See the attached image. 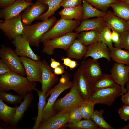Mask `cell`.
Here are the masks:
<instances>
[{
  "label": "cell",
  "mask_w": 129,
  "mask_h": 129,
  "mask_svg": "<svg viewBox=\"0 0 129 129\" xmlns=\"http://www.w3.org/2000/svg\"><path fill=\"white\" fill-rule=\"evenodd\" d=\"M36 86L35 82L13 71L0 75V91L12 90L24 98L28 92L35 90Z\"/></svg>",
  "instance_id": "6da1fadb"
},
{
  "label": "cell",
  "mask_w": 129,
  "mask_h": 129,
  "mask_svg": "<svg viewBox=\"0 0 129 129\" xmlns=\"http://www.w3.org/2000/svg\"><path fill=\"white\" fill-rule=\"evenodd\" d=\"M70 74L66 72L62 75L59 82L53 88L50 89L46 94L50 97L43 109L41 123L47 120L56 113L54 110V104L59 95L63 91L71 88L73 85V81L70 80Z\"/></svg>",
  "instance_id": "7a4b0ae2"
},
{
  "label": "cell",
  "mask_w": 129,
  "mask_h": 129,
  "mask_svg": "<svg viewBox=\"0 0 129 129\" xmlns=\"http://www.w3.org/2000/svg\"><path fill=\"white\" fill-rule=\"evenodd\" d=\"M57 20L55 16H52L42 22L24 26L22 35L28 41L30 46L39 47L43 36L52 27Z\"/></svg>",
  "instance_id": "3957f363"
},
{
  "label": "cell",
  "mask_w": 129,
  "mask_h": 129,
  "mask_svg": "<svg viewBox=\"0 0 129 129\" xmlns=\"http://www.w3.org/2000/svg\"><path fill=\"white\" fill-rule=\"evenodd\" d=\"M73 81L69 92L62 98L57 99L54 104L53 108L56 113L80 107L85 101L78 90L76 82L74 80Z\"/></svg>",
  "instance_id": "277c9868"
},
{
  "label": "cell",
  "mask_w": 129,
  "mask_h": 129,
  "mask_svg": "<svg viewBox=\"0 0 129 129\" xmlns=\"http://www.w3.org/2000/svg\"><path fill=\"white\" fill-rule=\"evenodd\" d=\"M80 21L61 18L42 36L40 42L43 43L72 31L80 24Z\"/></svg>",
  "instance_id": "5b68a950"
},
{
  "label": "cell",
  "mask_w": 129,
  "mask_h": 129,
  "mask_svg": "<svg viewBox=\"0 0 129 129\" xmlns=\"http://www.w3.org/2000/svg\"><path fill=\"white\" fill-rule=\"evenodd\" d=\"M79 34L77 32H71L46 41L43 43L42 52L48 55L53 54L57 48L63 49L67 52Z\"/></svg>",
  "instance_id": "8992f818"
},
{
  "label": "cell",
  "mask_w": 129,
  "mask_h": 129,
  "mask_svg": "<svg viewBox=\"0 0 129 129\" xmlns=\"http://www.w3.org/2000/svg\"><path fill=\"white\" fill-rule=\"evenodd\" d=\"M122 95L121 87L119 85L93 91L88 100L95 104H100L110 106L116 98Z\"/></svg>",
  "instance_id": "52a82bcc"
},
{
  "label": "cell",
  "mask_w": 129,
  "mask_h": 129,
  "mask_svg": "<svg viewBox=\"0 0 129 129\" xmlns=\"http://www.w3.org/2000/svg\"><path fill=\"white\" fill-rule=\"evenodd\" d=\"M0 57L12 71L24 76L26 75L20 57L16 54L15 50L2 44L0 49Z\"/></svg>",
  "instance_id": "ba28073f"
},
{
  "label": "cell",
  "mask_w": 129,
  "mask_h": 129,
  "mask_svg": "<svg viewBox=\"0 0 129 129\" xmlns=\"http://www.w3.org/2000/svg\"><path fill=\"white\" fill-rule=\"evenodd\" d=\"M0 28L10 40L22 35L24 25L22 21V14L11 19L0 20Z\"/></svg>",
  "instance_id": "9c48e42d"
},
{
  "label": "cell",
  "mask_w": 129,
  "mask_h": 129,
  "mask_svg": "<svg viewBox=\"0 0 129 129\" xmlns=\"http://www.w3.org/2000/svg\"><path fill=\"white\" fill-rule=\"evenodd\" d=\"M78 69L83 73L91 84L103 74L97 60L92 58L82 61Z\"/></svg>",
  "instance_id": "30bf717a"
},
{
  "label": "cell",
  "mask_w": 129,
  "mask_h": 129,
  "mask_svg": "<svg viewBox=\"0 0 129 129\" xmlns=\"http://www.w3.org/2000/svg\"><path fill=\"white\" fill-rule=\"evenodd\" d=\"M12 40L15 48V51L18 56L36 61L41 60L40 57L34 52L28 41L22 35L16 37Z\"/></svg>",
  "instance_id": "8fae6325"
},
{
  "label": "cell",
  "mask_w": 129,
  "mask_h": 129,
  "mask_svg": "<svg viewBox=\"0 0 129 129\" xmlns=\"http://www.w3.org/2000/svg\"><path fill=\"white\" fill-rule=\"evenodd\" d=\"M111 75L116 83L121 87L122 95L127 91L124 86L129 81V66L115 63L110 70Z\"/></svg>",
  "instance_id": "7c38bea8"
},
{
  "label": "cell",
  "mask_w": 129,
  "mask_h": 129,
  "mask_svg": "<svg viewBox=\"0 0 129 129\" xmlns=\"http://www.w3.org/2000/svg\"><path fill=\"white\" fill-rule=\"evenodd\" d=\"M48 6L41 1H37L25 9L22 14L24 26L30 25L32 22L47 10Z\"/></svg>",
  "instance_id": "4fadbf2b"
},
{
  "label": "cell",
  "mask_w": 129,
  "mask_h": 129,
  "mask_svg": "<svg viewBox=\"0 0 129 129\" xmlns=\"http://www.w3.org/2000/svg\"><path fill=\"white\" fill-rule=\"evenodd\" d=\"M20 58L28 79L32 82H41L42 77V61H36L24 57Z\"/></svg>",
  "instance_id": "5bb4252c"
},
{
  "label": "cell",
  "mask_w": 129,
  "mask_h": 129,
  "mask_svg": "<svg viewBox=\"0 0 129 129\" xmlns=\"http://www.w3.org/2000/svg\"><path fill=\"white\" fill-rule=\"evenodd\" d=\"M41 91L44 94L58 81L57 75L54 73L53 70L45 59L42 61Z\"/></svg>",
  "instance_id": "9a60e30c"
},
{
  "label": "cell",
  "mask_w": 129,
  "mask_h": 129,
  "mask_svg": "<svg viewBox=\"0 0 129 129\" xmlns=\"http://www.w3.org/2000/svg\"><path fill=\"white\" fill-rule=\"evenodd\" d=\"M68 123V111L58 112L41 123L38 129H58L64 127Z\"/></svg>",
  "instance_id": "2e32d148"
},
{
  "label": "cell",
  "mask_w": 129,
  "mask_h": 129,
  "mask_svg": "<svg viewBox=\"0 0 129 129\" xmlns=\"http://www.w3.org/2000/svg\"><path fill=\"white\" fill-rule=\"evenodd\" d=\"M33 3L26 0H16L11 5L0 10V17L4 19L14 17Z\"/></svg>",
  "instance_id": "e0dca14e"
},
{
  "label": "cell",
  "mask_w": 129,
  "mask_h": 129,
  "mask_svg": "<svg viewBox=\"0 0 129 129\" xmlns=\"http://www.w3.org/2000/svg\"><path fill=\"white\" fill-rule=\"evenodd\" d=\"M103 17L106 26L112 30L121 33L129 30L127 22L117 16L110 10L106 11Z\"/></svg>",
  "instance_id": "ac0fdd59"
},
{
  "label": "cell",
  "mask_w": 129,
  "mask_h": 129,
  "mask_svg": "<svg viewBox=\"0 0 129 129\" xmlns=\"http://www.w3.org/2000/svg\"><path fill=\"white\" fill-rule=\"evenodd\" d=\"M78 90L85 100H88L93 90L91 84L81 71L78 68L73 75Z\"/></svg>",
  "instance_id": "d6986e66"
},
{
  "label": "cell",
  "mask_w": 129,
  "mask_h": 129,
  "mask_svg": "<svg viewBox=\"0 0 129 129\" xmlns=\"http://www.w3.org/2000/svg\"><path fill=\"white\" fill-rule=\"evenodd\" d=\"M89 57L97 60L104 58L108 61H111L109 48L102 42H97L87 46V51L84 58L86 59Z\"/></svg>",
  "instance_id": "ffe728a7"
},
{
  "label": "cell",
  "mask_w": 129,
  "mask_h": 129,
  "mask_svg": "<svg viewBox=\"0 0 129 129\" xmlns=\"http://www.w3.org/2000/svg\"><path fill=\"white\" fill-rule=\"evenodd\" d=\"M106 27L103 17L83 21L75 31L79 33L84 31L94 30L100 32Z\"/></svg>",
  "instance_id": "44dd1931"
},
{
  "label": "cell",
  "mask_w": 129,
  "mask_h": 129,
  "mask_svg": "<svg viewBox=\"0 0 129 129\" xmlns=\"http://www.w3.org/2000/svg\"><path fill=\"white\" fill-rule=\"evenodd\" d=\"M87 46L78 39H75L67 52V57L81 60L84 57L87 50Z\"/></svg>",
  "instance_id": "7402d4cb"
},
{
  "label": "cell",
  "mask_w": 129,
  "mask_h": 129,
  "mask_svg": "<svg viewBox=\"0 0 129 129\" xmlns=\"http://www.w3.org/2000/svg\"><path fill=\"white\" fill-rule=\"evenodd\" d=\"M110 58L115 62L129 66V51L113 46L109 48Z\"/></svg>",
  "instance_id": "603a6c76"
},
{
  "label": "cell",
  "mask_w": 129,
  "mask_h": 129,
  "mask_svg": "<svg viewBox=\"0 0 129 129\" xmlns=\"http://www.w3.org/2000/svg\"><path fill=\"white\" fill-rule=\"evenodd\" d=\"M83 11L82 6L64 8L59 14L61 18L66 19L81 20Z\"/></svg>",
  "instance_id": "cb8c5ba5"
},
{
  "label": "cell",
  "mask_w": 129,
  "mask_h": 129,
  "mask_svg": "<svg viewBox=\"0 0 129 129\" xmlns=\"http://www.w3.org/2000/svg\"><path fill=\"white\" fill-rule=\"evenodd\" d=\"M77 38L81 42L87 46L101 42L100 32L94 30L82 32L79 33Z\"/></svg>",
  "instance_id": "d4e9b609"
},
{
  "label": "cell",
  "mask_w": 129,
  "mask_h": 129,
  "mask_svg": "<svg viewBox=\"0 0 129 129\" xmlns=\"http://www.w3.org/2000/svg\"><path fill=\"white\" fill-rule=\"evenodd\" d=\"M91 85L93 91L100 89L116 87L119 85L116 83L111 75L105 73H103Z\"/></svg>",
  "instance_id": "484cf974"
},
{
  "label": "cell",
  "mask_w": 129,
  "mask_h": 129,
  "mask_svg": "<svg viewBox=\"0 0 129 129\" xmlns=\"http://www.w3.org/2000/svg\"><path fill=\"white\" fill-rule=\"evenodd\" d=\"M32 91L28 92L24 98L23 101L17 107L16 112L12 122L16 125L23 117L25 111L29 106L33 100V96Z\"/></svg>",
  "instance_id": "4316f807"
},
{
  "label": "cell",
  "mask_w": 129,
  "mask_h": 129,
  "mask_svg": "<svg viewBox=\"0 0 129 129\" xmlns=\"http://www.w3.org/2000/svg\"><path fill=\"white\" fill-rule=\"evenodd\" d=\"M83 11L81 21L93 17H104L105 12L100 10L90 4L86 0H82Z\"/></svg>",
  "instance_id": "83f0119b"
},
{
  "label": "cell",
  "mask_w": 129,
  "mask_h": 129,
  "mask_svg": "<svg viewBox=\"0 0 129 129\" xmlns=\"http://www.w3.org/2000/svg\"><path fill=\"white\" fill-rule=\"evenodd\" d=\"M17 107H10L0 99V118L7 124L12 123L14 118Z\"/></svg>",
  "instance_id": "f1b7e54d"
},
{
  "label": "cell",
  "mask_w": 129,
  "mask_h": 129,
  "mask_svg": "<svg viewBox=\"0 0 129 129\" xmlns=\"http://www.w3.org/2000/svg\"><path fill=\"white\" fill-rule=\"evenodd\" d=\"M63 0H44L41 1L48 6L47 10L40 16L36 20L43 21L49 19L61 6Z\"/></svg>",
  "instance_id": "f546056e"
},
{
  "label": "cell",
  "mask_w": 129,
  "mask_h": 129,
  "mask_svg": "<svg viewBox=\"0 0 129 129\" xmlns=\"http://www.w3.org/2000/svg\"><path fill=\"white\" fill-rule=\"evenodd\" d=\"M113 12L117 16L126 21L129 19V4L121 1L112 3L110 5Z\"/></svg>",
  "instance_id": "4dcf8cb0"
},
{
  "label": "cell",
  "mask_w": 129,
  "mask_h": 129,
  "mask_svg": "<svg viewBox=\"0 0 129 129\" xmlns=\"http://www.w3.org/2000/svg\"><path fill=\"white\" fill-rule=\"evenodd\" d=\"M35 90L37 92L39 97L38 104V114L36 120L33 127V129H38L41 123L43 112L46 104V98L48 96L47 94L43 93L41 90L36 88Z\"/></svg>",
  "instance_id": "1f68e13d"
},
{
  "label": "cell",
  "mask_w": 129,
  "mask_h": 129,
  "mask_svg": "<svg viewBox=\"0 0 129 129\" xmlns=\"http://www.w3.org/2000/svg\"><path fill=\"white\" fill-rule=\"evenodd\" d=\"M71 129H101L91 119L81 120L72 123H68L65 126Z\"/></svg>",
  "instance_id": "d6a6232c"
},
{
  "label": "cell",
  "mask_w": 129,
  "mask_h": 129,
  "mask_svg": "<svg viewBox=\"0 0 129 129\" xmlns=\"http://www.w3.org/2000/svg\"><path fill=\"white\" fill-rule=\"evenodd\" d=\"M104 111L103 109L99 111L94 110L91 116V119L101 129H114L104 119L103 117Z\"/></svg>",
  "instance_id": "836d02e7"
},
{
  "label": "cell",
  "mask_w": 129,
  "mask_h": 129,
  "mask_svg": "<svg viewBox=\"0 0 129 129\" xmlns=\"http://www.w3.org/2000/svg\"><path fill=\"white\" fill-rule=\"evenodd\" d=\"M96 104L89 100H85L79 107L82 118L84 119H91L94 111Z\"/></svg>",
  "instance_id": "e575fe53"
},
{
  "label": "cell",
  "mask_w": 129,
  "mask_h": 129,
  "mask_svg": "<svg viewBox=\"0 0 129 129\" xmlns=\"http://www.w3.org/2000/svg\"><path fill=\"white\" fill-rule=\"evenodd\" d=\"M90 4L102 11L106 12L112 3L117 2V0H86Z\"/></svg>",
  "instance_id": "d590c367"
},
{
  "label": "cell",
  "mask_w": 129,
  "mask_h": 129,
  "mask_svg": "<svg viewBox=\"0 0 129 129\" xmlns=\"http://www.w3.org/2000/svg\"><path fill=\"white\" fill-rule=\"evenodd\" d=\"M23 98L22 97L18 95H14L5 91H0V99L8 103H21Z\"/></svg>",
  "instance_id": "8d00e7d4"
},
{
  "label": "cell",
  "mask_w": 129,
  "mask_h": 129,
  "mask_svg": "<svg viewBox=\"0 0 129 129\" xmlns=\"http://www.w3.org/2000/svg\"><path fill=\"white\" fill-rule=\"evenodd\" d=\"M68 123L78 122L83 118L79 107H75L68 111Z\"/></svg>",
  "instance_id": "74e56055"
},
{
  "label": "cell",
  "mask_w": 129,
  "mask_h": 129,
  "mask_svg": "<svg viewBox=\"0 0 129 129\" xmlns=\"http://www.w3.org/2000/svg\"><path fill=\"white\" fill-rule=\"evenodd\" d=\"M100 33L101 42L105 43L109 48L113 47L111 30L106 26Z\"/></svg>",
  "instance_id": "f35d334b"
},
{
  "label": "cell",
  "mask_w": 129,
  "mask_h": 129,
  "mask_svg": "<svg viewBox=\"0 0 129 129\" xmlns=\"http://www.w3.org/2000/svg\"><path fill=\"white\" fill-rule=\"evenodd\" d=\"M120 48H124L129 51V30L120 33Z\"/></svg>",
  "instance_id": "ab89813d"
},
{
  "label": "cell",
  "mask_w": 129,
  "mask_h": 129,
  "mask_svg": "<svg viewBox=\"0 0 129 129\" xmlns=\"http://www.w3.org/2000/svg\"><path fill=\"white\" fill-rule=\"evenodd\" d=\"M82 0H63L61 6L64 8L82 5Z\"/></svg>",
  "instance_id": "60d3db41"
},
{
  "label": "cell",
  "mask_w": 129,
  "mask_h": 129,
  "mask_svg": "<svg viewBox=\"0 0 129 129\" xmlns=\"http://www.w3.org/2000/svg\"><path fill=\"white\" fill-rule=\"evenodd\" d=\"M119 115L124 121L129 120V105L124 104L118 111Z\"/></svg>",
  "instance_id": "b9f144b4"
},
{
  "label": "cell",
  "mask_w": 129,
  "mask_h": 129,
  "mask_svg": "<svg viewBox=\"0 0 129 129\" xmlns=\"http://www.w3.org/2000/svg\"><path fill=\"white\" fill-rule=\"evenodd\" d=\"M112 41L114 44L115 47L120 48L121 44L120 33L114 30L111 31Z\"/></svg>",
  "instance_id": "7bdbcfd3"
},
{
  "label": "cell",
  "mask_w": 129,
  "mask_h": 129,
  "mask_svg": "<svg viewBox=\"0 0 129 129\" xmlns=\"http://www.w3.org/2000/svg\"><path fill=\"white\" fill-rule=\"evenodd\" d=\"M12 71L9 67L2 60L0 59V75Z\"/></svg>",
  "instance_id": "ee69618b"
},
{
  "label": "cell",
  "mask_w": 129,
  "mask_h": 129,
  "mask_svg": "<svg viewBox=\"0 0 129 129\" xmlns=\"http://www.w3.org/2000/svg\"><path fill=\"white\" fill-rule=\"evenodd\" d=\"M54 73L57 75H62L66 71L64 70V66L62 64H60L54 69Z\"/></svg>",
  "instance_id": "f6af8a7d"
},
{
  "label": "cell",
  "mask_w": 129,
  "mask_h": 129,
  "mask_svg": "<svg viewBox=\"0 0 129 129\" xmlns=\"http://www.w3.org/2000/svg\"><path fill=\"white\" fill-rule=\"evenodd\" d=\"M16 0H0V7L3 8L14 3Z\"/></svg>",
  "instance_id": "bcb514c9"
},
{
  "label": "cell",
  "mask_w": 129,
  "mask_h": 129,
  "mask_svg": "<svg viewBox=\"0 0 129 129\" xmlns=\"http://www.w3.org/2000/svg\"><path fill=\"white\" fill-rule=\"evenodd\" d=\"M121 100L125 104L129 105V91L122 95Z\"/></svg>",
  "instance_id": "7dc6e473"
},
{
  "label": "cell",
  "mask_w": 129,
  "mask_h": 129,
  "mask_svg": "<svg viewBox=\"0 0 129 129\" xmlns=\"http://www.w3.org/2000/svg\"><path fill=\"white\" fill-rule=\"evenodd\" d=\"M50 66L53 69H54L61 64L59 62L57 61L53 58H51L50 60Z\"/></svg>",
  "instance_id": "c3c4849f"
},
{
  "label": "cell",
  "mask_w": 129,
  "mask_h": 129,
  "mask_svg": "<svg viewBox=\"0 0 129 129\" xmlns=\"http://www.w3.org/2000/svg\"><path fill=\"white\" fill-rule=\"evenodd\" d=\"M63 61V63L65 66L69 67L72 60L70 58L68 57H63L61 59Z\"/></svg>",
  "instance_id": "681fc988"
},
{
  "label": "cell",
  "mask_w": 129,
  "mask_h": 129,
  "mask_svg": "<svg viewBox=\"0 0 129 129\" xmlns=\"http://www.w3.org/2000/svg\"><path fill=\"white\" fill-rule=\"evenodd\" d=\"M77 65V62L76 61L72 60L69 67L70 69H74L76 68Z\"/></svg>",
  "instance_id": "f907efd6"
},
{
  "label": "cell",
  "mask_w": 129,
  "mask_h": 129,
  "mask_svg": "<svg viewBox=\"0 0 129 129\" xmlns=\"http://www.w3.org/2000/svg\"><path fill=\"white\" fill-rule=\"evenodd\" d=\"M125 88L127 91H129V81L126 84Z\"/></svg>",
  "instance_id": "816d5d0a"
},
{
  "label": "cell",
  "mask_w": 129,
  "mask_h": 129,
  "mask_svg": "<svg viewBox=\"0 0 129 129\" xmlns=\"http://www.w3.org/2000/svg\"><path fill=\"white\" fill-rule=\"evenodd\" d=\"M118 1L124 2L129 4V0H117Z\"/></svg>",
  "instance_id": "f5cc1de1"
},
{
  "label": "cell",
  "mask_w": 129,
  "mask_h": 129,
  "mask_svg": "<svg viewBox=\"0 0 129 129\" xmlns=\"http://www.w3.org/2000/svg\"><path fill=\"white\" fill-rule=\"evenodd\" d=\"M121 129H129V124H127L124 126Z\"/></svg>",
  "instance_id": "db71d44e"
},
{
  "label": "cell",
  "mask_w": 129,
  "mask_h": 129,
  "mask_svg": "<svg viewBox=\"0 0 129 129\" xmlns=\"http://www.w3.org/2000/svg\"><path fill=\"white\" fill-rule=\"evenodd\" d=\"M26 1L29 2H32V0H26Z\"/></svg>",
  "instance_id": "11a10c76"
},
{
  "label": "cell",
  "mask_w": 129,
  "mask_h": 129,
  "mask_svg": "<svg viewBox=\"0 0 129 129\" xmlns=\"http://www.w3.org/2000/svg\"><path fill=\"white\" fill-rule=\"evenodd\" d=\"M127 22L129 27V19L127 21Z\"/></svg>",
  "instance_id": "9f6ffc18"
},
{
  "label": "cell",
  "mask_w": 129,
  "mask_h": 129,
  "mask_svg": "<svg viewBox=\"0 0 129 129\" xmlns=\"http://www.w3.org/2000/svg\"><path fill=\"white\" fill-rule=\"evenodd\" d=\"M44 0H37V1H42Z\"/></svg>",
  "instance_id": "6f0895ef"
},
{
  "label": "cell",
  "mask_w": 129,
  "mask_h": 129,
  "mask_svg": "<svg viewBox=\"0 0 129 129\" xmlns=\"http://www.w3.org/2000/svg\"></svg>",
  "instance_id": "680465c9"
}]
</instances>
